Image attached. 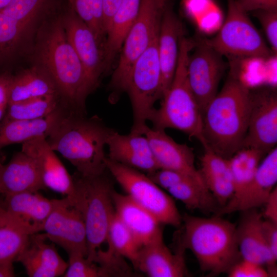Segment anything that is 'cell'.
Segmentation results:
<instances>
[{
    "label": "cell",
    "mask_w": 277,
    "mask_h": 277,
    "mask_svg": "<svg viewBox=\"0 0 277 277\" xmlns=\"http://www.w3.org/2000/svg\"><path fill=\"white\" fill-rule=\"evenodd\" d=\"M251 89L232 67L222 89L203 115L204 148L229 159L241 149L249 120Z\"/></svg>",
    "instance_id": "1"
},
{
    "label": "cell",
    "mask_w": 277,
    "mask_h": 277,
    "mask_svg": "<svg viewBox=\"0 0 277 277\" xmlns=\"http://www.w3.org/2000/svg\"><path fill=\"white\" fill-rule=\"evenodd\" d=\"M115 131L97 116L68 112L47 138L51 148L59 152L85 176L107 171L105 147Z\"/></svg>",
    "instance_id": "2"
},
{
    "label": "cell",
    "mask_w": 277,
    "mask_h": 277,
    "mask_svg": "<svg viewBox=\"0 0 277 277\" xmlns=\"http://www.w3.org/2000/svg\"><path fill=\"white\" fill-rule=\"evenodd\" d=\"M38 43L39 65L52 77L65 106L72 112L86 115V100L91 93L85 70L60 16L47 28Z\"/></svg>",
    "instance_id": "3"
},
{
    "label": "cell",
    "mask_w": 277,
    "mask_h": 277,
    "mask_svg": "<svg viewBox=\"0 0 277 277\" xmlns=\"http://www.w3.org/2000/svg\"><path fill=\"white\" fill-rule=\"evenodd\" d=\"M179 244L189 249L200 269L210 275L227 272L241 257L236 225L215 215L206 218L186 214Z\"/></svg>",
    "instance_id": "4"
},
{
    "label": "cell",
    "mask_w": 277,
    "mask_h": 277,
    "mask_svg": "<svg viewBox=\"0 0 277 277\" xmlns=\"http://www.w3.org/2000/svg\"><path fill=\"white\" fill-rule=\"evenodd\" d=\"M196 43L182 36L176 68L172 83L163 96L160 107L155 109L149 121L153 128H172L197 140L203 145L202 113L190 86L187 64Z\"/></svg>",
    "instance_id": "5"
},
{
    "label": "cell",
    "mask_w": 277,
    "mask_h": 277,
    "mask_svg": "<svg viewBox=\"0 0 277 277\" xmlns=\"http://www.w3.org/2000/svg\"><path fill=\"white\" fill-rule=\"evenodd\" d=\"M73 177L74 195L69 199L83 217L87 240V258L94 262L96 252L106 241L108 228L115 213L113 186L106 172L89 176L77 173Z\"/></svg>",
    "instance_id": "6"
},
{
    "label": "cell",
    "mask_w": 277,
    "mask_h": 277,
    "mask_svg": "<svg viewBox=\"0 0 277 277\" xmlns=\"http://www.w3.org/2000/svg\"><path fill=\"white\" fill-rule=\"evenodd\" d=\"M168 0H141L137 16L123 42L117 64L109 84L113 102L126 90L132 68L158 36Z\"/></svg>",
    "instance_id": "7"
},
{
    "label": "cell",
    "mask_w": 277,
    "mask_h": 277,
    "mask_svg": "<svg viewBox=\"0 0 277 277\" xmlns=\"http://www.w3.org/2000/svg\"><path fill=\"white\" fill-rule=\"evenodd\" d=\"M158 36L136 61L129 77L126 92L133 112L131 133L144 134L148 127L147 122L155 109L154 105L161 98Z\"/></svg>",
    "instance_id": "8"
},
{
    "label": "cell",
    "mask_w": 277,
    "mask_h": 277,
    "mask_svg": "<svg viewBox=\"0 0 277 277\" xmlns=\"http://www.w3.org/2000/svg\"><path fill=\"white\" fill-rule=\"evenodd\" d=\"M227 1V16L219 32L211 38L201 39L199 42L228 57H269L272 51L247 13L238 6L235 0Z\"/></svg>",
    "instance_id": "9"
},
{
    "label": "cell",
    "mask_w": 277,
    "mask_h": 277,
    "mask_svg": "<svg viewBox=\"0 0 277 277\" xmlns=\"http://www.w3.org/2000/svg\"><path fill=\"white\" fill-rule=\"evenodd\" d=\"M107 170L130 199L161 223L179 227L182 216L171 196L147 175L107 157Z\"/></svg>",
    "instance_id": "10"
},
{
    "label": "cell",
    "mask_w": 277,
    "mask_h": 277,
    "mask_svg": "<svg viewBox=\"0 0 277 277\" xmlns=\"http://www.w3.org/2000/svg\"><path fill=\"white\" fill-rule=\"evenodd\" d=\"M42 231L48 240L63 248L68 255L77 254L87 257V240L83 217L67 197L55 199Z\"/></svg>",
    "instance_id": "11"
},
{
    "label": "cell",
    "mask_w": 277,
    "mask_h": 277,
    "mask_svg": "<svg viewBox=\"0 0 277 277\" xmlns=\"http://www.w3.org/2000/svg\"><path fill=\"white\" fill-rule=\"evenodd\" d=\"M277 93L271 87L251 90L246 136L241 148L259 150L265 154L276 147Z\"/></svg>",
    "instance_id": "12"
},
{
    "label": "cell",
    "mask_w": 277,
    "mask_h": 277,
    "mask_svg": "<svg viewBox=\"0 0 277 277\" xmlns=\"http://www.w3.org/2000/svg\"><path fill=\"white\" fill-rule=\"evenodd\" d=\"M60 17L68 38L85 70L91 93L105 72L103 46L92 30L69 6Z\"/></svg>",
    "instance_id": "13"
},
{
    "label": "cell",
    "mask_w": 277,
    "mask_h": 277,
    "mask_svg": "<svg viewBox=\"0 0 277 277\" xmlns=\"http://www.w3.org/2000/svg\"><path fill=\"white\" fill-rule=\"evenodd\" d=\"M189 55L187 75L193 94L202 115L209 103L216 95L225 65L221 55L199 42Z\"/></svg>",
    "instance_id": "14"
},
{
    "label": "cell",
    "mask_w": 277,
    "mask_h": 277,
    "mask_svg": "<svg viewBox=\"0 0 277 277\" xmlns=\"http://www.w3.org/2000/svg\"><path fill=\"white\" fill-rule=\"evenodd\" d=\"M236 225L237 243L241 257L265 266L270 276H276V259L265 242L263 230V217L258 210L242 211Z\"/></svg>",
    "instance_id": "15"
},
{
    "label": "cell",
    "mask_w": 277,
    "mask_h": 277,
    "mask_svg": "<svg viewBox=\"0 0 277 277\" xmlns=\"http://www.w3.org/2000/svg\"><path fill=\"white\" fill-rule=\"evenodd\" d=\"M23 151L38 164L44 187L71 199L74 195V179L51 148L47 138L40 137L22 144Z\"/></svg>",
    "instance_id": "16"
},
{
    "label": "cell",
    "mask_w": 277,
    "mask_h": 277,
    "mask_svg": "<svg viewBox=\"0 0 277 277\" xmlns=\"http://www.w3.org/2000/svg\"><path fill=\"white\" fill-rule=\"evenodd\" d=\"M44 233L30 235L15 261L24 267L30 277H57L63 275L68 262L60 255L53 243L47 242Z\"/></svg>",
    "instance_id": "17"
},
{
    "label": "cell",
    "mask_w": 277,
    "mask_h": 277,
    "mask_svg": "<svg viewBox=\"0 0 277 277\" xmlns=\"http://www.w3.org/2000/svg\"><path fill=\"white\" fill-rule=\"evenodd\" d=\"M144 135L149 142L159 169L176 170L204 184L199 169L195 167L192 148L185 144L176 142L164 130L148 127Z\"/></svg>",
    "instance_id": "18"
},
{
    "label": "cell",
    "mask_w": 277,
    "mask_h": 277,
    "mask_svg": "<svg viewBox=\"0 0 277 277\" xmlns=\"http://www.w3.org/2000/svg\"><path fill=\"white\" fill-rule=\"evenodd\" d=\"M185 251L179 244L177 251L173 253L162 236L141 248L135 269L150 277L188 276Z\"/></svg>",
    "instance_id": "19"
},
{
    "label": "cell",
    "mask_w": 277,
    "mask_h": 277,
    "mask_svg": "<svg viewBox=\"0 0 277 277\" xmlns=\"http://www.w3.org/2000/svg\"><path fill=\"white\" fill-rule=\"evenodd\" d=\"M107 146L110 160L146 173L153 172L159 168L149 142L144 135L122 134L115 130L109 137Z\"/></svg>",
    "instance_id": "20"
},
{
    "label": "cell",
    "mask_w": 277,
    "mask_h": 277,
    "mask_svg": "<svg viewBox=\"0 0 277 277\" xmlns=\"http://www.w3.org/2000/svg\"><path fill=\"white\" fill-rule=\"evenodd\" d=\"M183 35L182 23L167 1L162 16L158 36L161 98L173 80L178 61L180 40Z\"/></svg>",
    "instance_id": "21"
},
{
    "label": "cell",
    "mask_w": 277,
    "mask_h": 277,
    "mask_svg": "<svg viewBox=\"0 0 277 277\" xmlns=\"http://www.w3.org/2000/svg\"><path fill=\"white\" fill-rule=\"evenodd\" d=\"M277 182V148L269 151L262 160L255 174L241 195L230 207L219 209L216 215L235 211L257 209L263 206Z\"/></svg>",
    "instance_id": "22"
},
{
    "label": "cell",
    "mask_w": 277,
    "mask_h": 277,
    "mask_svg": "<svg viewBox=\"0 0 277 277\" xmlns=\"http://www.w3.org/2000/svg\"><path fill=\"white\" fill-rule=\"evenodd\" d=\"M112 199L116 215L131 232L141 247L163 236L160 226L162 224L158 220L127 194L114 190Z\"/></svg>",
    "instance_id": "23"
},
{
    "label": "cell",
    "mask_w": 277,
    "mask_h": 277,
    "mask_svg": "<svg viewBox=\"0 0 277 277\" xmlns=\"http://www.w3.org/2000/svg\"><path fill=\"white\" fill-rule=\"evenodd\" d=\"M36 160L21 150L6 164L0 162V194L4 196L45 189Z\"/></svg>",
    "instance_id": "24"
},
{
    "label": "cell",
    "mask_w": 277,
    "mask_h": 277,
    "mask_svg": "<svg viewBox=\"0 0 277 277\" xmlns=\"http://www.w3.org/2000/svg\"><path fill=\"white\" fill-rule=\"evenodd\" d=\"M55 202L38 191H25L5 196L2 206L32 234L41 232Z\"/></svg>",
    "instance_id": "25"
},
{
    "label": "cell",
    "mask_w": 277,
    "mask_h": 277,
    "mask_svg": "<svg viewBox=\"0 0 277 277\" xmlns=\"http://www.w3.org/2000/svg\"><path fill=\"white\" fill-rule=\"evenodd\" d=\"M69 112L63 106L41 118L3 122L0 125V150L7 145L23 144L40 137L47 138Z\"/></svg>",
    "instance_id": "26"
},
{
    "label": "cell",
    "mask_w": 277,
    "mask_h": 277,
    "mask_svg": "<svg viewBox=\"0 0 277 277\" xmlns=\"http://www.w3.org/2000/svg\"><path fill=\"white\" fill-rule=\"evenodd\" d=\"M204 148L200 159L199 173L206 188L221 208L230 201L234 192L228 159L208 148Z\"/></svg>",
    "instance_id": "27"
},
{
    "label": "cell",
    "mask_w": 277,
    "mask_h": 277,
    "mask_svg": "<svg viewBox=\"0 0 277 277\" xmlns=\"http://www.w3.org/2000/svg\"><path fill=\"white\" fill-rule=\"evenodd\" d=\"M141 0H122L106 30L104 43L105 72L111 68L137 16Z\"/></svg>",
    "instance_id": "28"
},
{
    "label": "cell",
    "mask_w": 277,
    "mask_h": 277,
    "mask_svg": "<svg viewBox=\"0 0 277 277\" xmlns=\"http://www.w3.org/2000/svg\"><path fill=\"white\" fill-rule=\"evenodd\" d=\"M50 95L60 96L49 74L41 66L36 65L13 75L9 103Z\"/></svg>",
    "instance_id": "29"
},
{
    "label": "cell",
    "mask_w": 277,
    "mask_h": 277,
    "mask_svg": "<svg viewBox=\"0 0 277 277\" xmlns=\"http://www.w3.org/2000/svg\"><path fill=\"white\" fill-rule=\"evenodd\" d=\"M266 155L257 149L241 148L228 159L234 192L230 201L219 209L228 208L236 202L253 179Z\"/></svg>",
    "instance_id": "30"
},
{
    "label": "cell",
    "mask_w": 277,
    "mask_h": 277,
    "mask_svg": "<svg viewBox=\"0 0 277 277\" xmlns=\"http://www.w3.org/2000/svg\"><path fill=\"white\" fill-rule=\"evenodd\" d=\"M31 235L0 205V262L15 260Z\"/></svg>",
    "instance_id": "31"
},
{
    "label": "cell",
    "mask_w": 277,
    "mask_h": 277,
    "mask_svg": "<svg viewBox=\"0 0 277 277\" xmlns=\"http://www.w3.org/2000/svg\"><path fill=\"white\" fill-rule=\"evenodd\" d=\"M169 195L182 202L189 209L205 212L217 211L216 201L204 184L190 178L173 186L167 190Z\"/></svg>",
    "instance_id": "32"
},
{
    "label": "cell",
    "mask_w": 277,
    "mask_h": 277,
    "mask_svg": "<svg viewBox=\"0 0 277 277\" xmlns=\"http://www.w3.org/2000/svg\"><path fill=\"white\" fill-rule=\"evenodd\" d=\"M59 97L50 95L9 103L3 122L44 117L61 107Z\"/></svg>",
    "instance_id": "33"
},
{
    "label": "cell",
    "mask_w": 277,
    "mask_h": 277,
    "mask_svg": "<svg viewBox=\"0 0 277 277\" xmlns=\"http://www.w3.org/2000/svg\"><path fill=\"white\" fill-rule=\"evenodd\" d=\"M106 242L108 250L127 259L135 268L141 247L115 213L108 228Z\"/></svg>",
    "instance_id": "34"
},
{
    "label": "cell",
    "mask_w": 277,
    "mask_h": 277,
    "mask_svg": "<svg viewBox=\"0 0 277 277\" xmlns=\"http://www.w3.org/2000/svg\"><path fill=\"white\" fill-rule=\"evenodd\" d=\"M59 5L60 0H11L1 11L31 28L37 20L56 10Z\"/></svg>",
    "instance_id": "35"
},
{
    "label": "cell",
    "mask_w": 277,
    "mask_h": 277,
    "mask_svg": "<svg viewBox=\"0 0 277 277\" xmlns=\"http://www.w3.org/2000/svg\"><path fill=\"white\" fill-rule=\"evenodd\" d=\"M68 1L71 9L89 26L99 42L104 46L105 32L104 27L103 0Z\"/></svg>",
    "instance_id": "36"
},
{
    "label": "cell",
    "mask_w": 277,
    "mask_h": 277,
    "mask_svg": "<svg viewBox=\"0 0 277 277\" xmlns=\"http://www.w3.org/2000/svg\"><path fill=\"white\" fill-rule=\"evenodd\" d=\"M30 29L0 11V62L14 53Z\"/></svg>",
    "instance_id": "37"
},
{
    "label": "cell",
    "mask_w": 277,
    "mask_h": 277,
    "mask_svg": "<svg viewBox=\"0 0 277 277\" xmlns=\"http://www.w3.org/2000/svg\"><path fill=\"white\" fill-rule=\"evenodd\" d=\"M67 269L64 277H103L102 270L96 263L86 256L77 254L68 255Z\"/></svg>",
    "instance_id": "38"
},
{
    "label": "cell",
    "mask_w": 277,
    "mask_h": 277,
    "mask_svg": "<svg viewBox=\"0 0 277 277\" xmlns=\"http://www.w3.org/2000/svg\"><path fill=\"white\" fill-rule=\"evenodd\" d=\"M229 277H268L266 267L259 263L241 258L227 272Z\"/></svg>",
    "instance_id": "39"
},
{
    "label": "cell",
    "mask_w": 277,
    "mask_h": 277,
    "mask_svg": "<svg viewBox=\"0 0 277 277\" xmlns=\"http://www.w3.org/2000/svg\"><path fill=\"white\" fill-rule=\"evenodd\" d=\"M261 23L274 54L277 52V11L257 10L252 12Z\"/></svg>",
    "instance_id": "40"
},
{
    "label": "cell",
    "mask_w": 277,
    "mask_h": 277,
    "mask_svg": "<svg viewBox=\"0 0 277 277\" xmlns=\"http://www.w3.org/2000/svg\"><path fill=\"white\" fill-rule=\"evenodd\" d=\"M146 175L160 187L166 190L184 180L190 178L194 179L184 173L165 168H160Z\"/></svg>",
    "instance_id": "41"
},
{
    "label": "cell",
    "mask_w": 277,
    "mask_h": 277,
    "mask_svg": "<svg viewBox=\"0 0 277 277\" xmlns=\"http://www.w3.org/2000/svg\"><path fill=\"white\" fill-rule=\"evenodd\" d=\"M238 6L248 13L257 10L277 11V0H235Z\"/></svg>",
    "instance_id": "42"
},
{
    "label": "cell",
    "mask_w": 277,
    "mask_h": 277,
    "mask_svg": "<svg viewBox=\"0 0 277 277\" xmlns=\"http://www.w3.org/2000/svg\"><path fill=\"white\" fill-rule=\"evenodd\" d=\"M13 75L8 72L0 74V125L5 116L9 104V90Z\"/></svg>",
    "instance_id": "43"
},
{
    "label": "cell",
    "mask_w": 277,
    "mask_h": 277,
    "mask_svg": "<svg viewBox=\"0 0 277 277\" xmlns=\"http://www.w3.org/2000/svg\"><path fill=\"white\" fill-rule=\"evenodd\" d=\"M262 226L267 246L273 256L277 259V223L263 219Z\"/></svg>",
    "instance_id": "44"
},
{
    "label": "cell",
    "mask_w": 277,
    "mask_h": 277,
    "mask_svg": "<svg viewBox=\"0 0 277 277\" xmlns=\"http://www.w3.org/2000/svg\"><path fill=\"white\" fill-rule=\"evenodd\" d=\"M264 207L263 217L266 220L277 223V188L276 186L271 191L263 205Z\"/></svg>",
    "instance_id": "45"
},
{
    "label": "cell",
    "mask_w": 277,
    "mask_h": 277,
    "mask_svg": "<svg viewBox=\"0 0 277 277\" xmlns=\"http://www.w3.org/2000/svg\"><path fill=\"white\" fill-rule=\"evenodd\" d=\"M122 0H103L104 11V27L106 35V30L113 14Z\"/></svg>",
    "instance_id": "46"
},
{
    "label": "cell",
    "mask_w": 277,
    "mask_h": 277,
    "mask_svg": "<svg viewBox=\"0 0 277 277\" xmlns=\"http://www.w3.org/2000/svg\"><path fill=\"white\" fill-rule=\"evenodd\" d=\"M13 261L0 262V277H13L15 276L13 265Z\"/></svg>",
    "instance_id": "47"
},
{
    "label": "cell",
    "mask_w": 277,
    "mask_h": 277,
    "mask_svg": "<svg viewBox=\"0 0 277 277\" xmlns=\"http://www.w3.org/2000/svg\"><path fill=\"white\" fill-rule=\"evenodd\" d=\"M11 0H0V11L5 8Z\"/></svg>",
    "instance_id": "48"
},
{
    "label": "cell",
    "mask_w": 277,
    "mask_h": 277,
    "mask_svg": "<svg viewBox=\"0 0 277 277\" xmlns=\"http://www.w3.org/2000/svg\"><path fill=\"white\" fill-rule=\"evenodd\" d=\"M187 1V0H183V1Z\"/></svg>",
    "instance_id": "49"
},
{
    "label": "cell",
    "mask_w": 277,
    "mask_h": 277,
    "mask_svg": "<svg viewBox=\"0 0 277 277\" xmlns=\"http://www.w3.org/2000/svg\"><path fill=\"white\" fill-rule=\"evenodd\" d=\"M0 205H1V204H0Z\"/></svg>",
    "instance_id": "50"
}]
</instances>
